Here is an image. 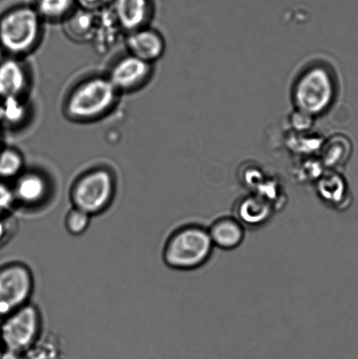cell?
<instances>
[{"mask_svg": "<svg viewBox=\"0 0 358 359\" xmlns=\"http://www.w3.org/2000/svg\"><path fill=\"white\" fill-rule=\"evenodd\" d=\"M214 248L208 228L198 224H185L178 227L167 238L163 259L171 269L196 270L209 262Z\"/></svg>", "mask_w": 358, "mask_h": 359, "instance_id": "cell-1", "label": "cell"}, {"mask_svg": "<svg viewBox=\"0 0 358 359\" xmlns=\"http://www.w3.org/2000/svg\"><path fill=\"white\" fill-rule=\"evenodd\" d=\"M336 79L329 66L314 63L301 72L293 88V101L296 111L317 117L334 104Z\"/></svg>", "mask_w": 358, "mask_h": 359, "instance_id": "cell-2", "label": "cell"}, {"mask_svg": "<svg viewBox=\"0 0 358 359\" xmlns=\"http://www.w3.org/2000/svg\"><path fill=\"white\" fill-rule=\"evenodd\" d=\"M41 16L28 6L14 7L0 18V45L13 55L23 54L36 44L41 33Z\"/></svg>", "mask_w": 358, "mask_h": 359, "instance_id": "cell-3", "label": "cell"}, {"mask_svg": "<svg viewBox=\"0 0 358 359\" xmlns=\"http://www.w3.org/2000/svg\"><path fill=\"white\" fill-rule=\"evenodd\" d=\"M118 90L105 77L96 76L84 81L69 95L66 111L76 121H90L110 110Z\"/></svg>", "mask_w": 358, "mask_h": 359, "instance_id": "cell-4", "label": "cell"}, {"mask_svg": "<svg viewBox=\"0 0 358 359\" xmlns=\"http://www.w3.org/2000/svg\"><path fill=\"white\" fill-rule=\"evenodd\" d=\"M115 192L113 175L105 168H96L76 180L70 190V201L72 207L94 217L109 209Z\"/></svg>", "mask_w": 358, "mask_h": 359, "instance_id": "cell-5", "label": "cell"}, {"mask_svg": "<svg viewBox=\"0 0 358 359\" xmlns=\"http://www.w3.org/2000/svg\"><path fill=\"white\" fill-rule=\"evenodd\" d=\"M42 316L36 305L29 304L0 319V339L4 349L25 353L41 336Z\"/></svg>", "mask_w": 358, "mask_h": 359, "instance_id": "cell-6", "label": "cell"}, {"mask_svg": "<svg viewBox=\"0 0 358 359\" xmlns=\"http://www.w3.org/2000/svg\"><path fill=\"white\" fill-rule=\"evenodd\" d=\"M34 290V273L27 264L0 266V319L29 304Z\"/></svg>", "mask_w": 358, "mask_h": 359, "instance_id": "cell-7", "label": "cell"}, {"mask_svg": "<svg viewBox=\"0 0 358 359\" xmlns=\"http://www.w3.org/2000/svg\"><path fill=\"white\" fill-rule=\"evenodd\" d=\"M233 217L245 228H261L272 219L275 208L255 194L240 197L234 204Z\"/></svg>", "mask_w": 358, "mask_h": 359, "instance_id": "cell-8", "label": "cell"}, {"mask_svg": "<svg viewBox=\"0 0 358 359\" xmlns=\"http://www.w3.org/2000/svg\"><path fill=\"white\" fill-rule=\"evenodd\" d=\"M150 73L151 63L131 55L116 63L109 79L117 90H131L145 82Z\"/></svg>", "mask_w": 358, "mask_h": 359, "instance_id": "cell-9", "label": "cell"}, {"mask_svg": "<svg viewBox=\"0 0 358 359\" xmlns=\"http://www.w3.org/2000/svg\"><path fill=\"white\" fill-rule=\"evenodd\" d=\"M15 203L24 207L40 205L47 198L48 184L47 180L35 172L21 174L13 189Z\"/></svg>", "mask_w": 358, "mask_h": 359, "instance_id": "cell-10", "label": "cell"}, {"mask_svg": "<svg viewBox=\"0 0 358 359\" xmlns=\"http://www.w3.org/2000/svg\"><path fill=\"white\" fill-rule=\"evenodd\" d=\"M208 231L214 248L224 251L240 248L245 238V228L233 216L216 218Z\"/></svg>", "mask_w": 358, "mask_h": 359, "instance_id": "cell-11", "label": "cell"}, {"mask_svg": "<svg viewBox=\"0 0 358 359\" xmlns=\"http://www.w3.org/2000/svg\"><path fill=\"white\" fill-rule=\"evenodd\" d=\"M126 44L132 55L149 63L160 58L165 51L163 36L152 29L139 28L131 32Z\"/></svg>", "mask_w": 358, "mask_h": 359, "instance_id": "cell-12", "label": "cell"}, {"mask_svg": "<svg viewBox=\"0 0 358 359\" xmlns=\"http://www.w3.org/2000/svg\"><path fill=\"white\" fill-rule=\"evenodd\" d=\"M317 189L319 198L333 209L343 210L350 205L352 196L348 184L336 172L326 174L319 180Z\"/></svg>", "mask_w": 358, "mask_h": 359, "instance_id": "cell-13", "label": "cell"}, {"mask_svg": "<svg viewBox=\"0 0 358 359\" xmlns=\"http://www.w3.org/2000/svg\"><path fill=\"white\" fill-rule=\"evenodd\" d=\"M151 0H114L113 12L119 27L130 32L142 28L151 13Z\"/></svg>", "mask_w": 358, "mask_h": 359, "instance_id": "cell-14", "label": "cell"}, {"mask_svg": "<svg viewBox=\"0 0 358 359\" xmlns=\"http://www.w3.org/2000/svg\"><path fill=\"white\" fill-rule=\"evenodd\" d=\"M27 86L26 70L19 61L8 58L0 62V98L20 97Z\"/></svg>", "mask_w": 358, "mask_h": 359, "instance_id": "cell-15", "label": "cell"}, {"mask_svg": "<svg viewBox=\"0 0 358 359\" xmlns=\"http://www.w3.org/2000/svg\"><path fill=\"white\" fill-rule=\"evenodd\" d=\"M119 25L112 11L102 12L97 16L96 28L93 38L96 41L97 48L105 51L114 43L117 37Z\"/></svg>", "mask_w": 358, "mask_h": 359, "instance_id": "cell-16", "label": "cell"}, {"mask_svg": "<svg viewBox=\"0 0 358 359\" xmlns=\"http://www.w3.org/2000/svg\"><path fill=\"white\" fill-rule=\"evenodd\" d=\"M62 351V342L57 336L42 333L24 355L26 359H60Z\"/></svg>", "mask_w": 358, "mask_h": 359, "instance_id": "cell-17", "label": "cell"}, {"mask_svg": "<svg viewBox=\"0 0 358 359\" xmlns=\"http://www.w3.org/2000/svg\"><path fill=\"white\" fill-rule=\"evenodd\" d=\"M352 153V144L345 136H336L329 142L324 150V163L329 167L343 166Z\"/></svg>", "mask_w": 358, "mask_h": 359, "instance_id": "cell-18", "label": "cell"}, {"mask_svg": "<svg viewBox=\"0 0 358 359\" xmlns=\"http://www.w3.org/2000/svg\"><path fill=\"white\" fill-rule=\"evenodd\" d=\"M97 16L90 10L83 11L75 14L70 19L68 26L71 36L78 39L92 38L96 28Z\"/></svg>", "mask_w": 358, "mask_h": 359, "instance_id": "cell-19", "label": "cell"}, {"mask_svg": "<svg viewBox=\"0 0 358 359\" xmlns=\"http://www.w3.org/2000/svg\"><path fill=\"white\" fill-rule=\"evenodd\" d=\"M24 160L16 150H0V181L19 177L22 174Z\"/></svg>", "mask_w": 358, "mask_h": 359, "instance_id": "cell-20", "label": "cell"}, {"mask_svg": "<svg viewBox=\"0 0 358 359\" xmlns=\"http://www.w3.org/2000/svg\"><path fill=\"white\" fill-rule=\"evenodd\" d=\"M75 0H37L36 7L41 17L58 20L70 13Z\"/></svg>", "mask_w": 358, "mask_h": 359, "instance_id": "cell-21", "label": "cell"}, {"mask_svg": "<svg viewBox=\"0 0 358 359\" xmlns=\"http://www.w3.org/2000/svg\"><path fill=\"white\" fill-rule=\"evenodd\" d=\"M1 122L15 126L25 121L27 116V108L20 97H7L1 101Z\"/></svg>", "mask_w": 358, "mask_h": 359, "instance_id": "cell-22", "label": "cell"}, {"mask_svg": "<svg viewBox=\"0 0 358 359\" xmlns=\"http://www.w3.org/2000/svg\"><path fill=\"white\" fill-rule=\"evenodd\" d=\"M91 217H92L90 214L72 207L65 217L64 224L67 231L75 237L85 233L90 227Z\"/></svg>", "mask_w": 358, "mask_h": 359, "instance_id": "cell-23", "label": "cell"}, {"mask_svg": "<svg viewBox=\"0 0 358 359\" xmlns=\"http://www.w3.org/2000/svg\"><path fill=\"white\" fill-rule=\"evenodd\" d=\"M15 229V219L12 215H0V248L13 238Z\"/></svg>", "mask_w": 358, "mask_h": 359, "instance_id": "cell-24", "label": "cell"}, {"mask_svg": "<svg viewBox=\"0 0 358 359\" xmlns=\"http://www.w3.org/2000/svg\"><path fill=\"white\" fill-rule=\"evenodd\" d=\"M13 189L0 181V215H8L15 205Z\"/></svg>", "mask_w": 358, "mask_h": 359, "instance_id": "cell-25", "label": "cell"}, {"mask_svg": "<svg viewBox=\"0 0 358 359\" xmlns=\"http://www.w3.org/2000/svg\"><path fill=\"white\" fill-rule=\"evenodd\" d=\"M80 5L86 10H93L103 6L107 0H77Z\"/></svg>", "mask_w": 358, "mask_h": 359, "instance_id": "cell-26", "label": "cell"}, {"mask_svg": "<svg viewBox=\"0 0 358 359\" xmlns=\"http://www.w3.org/2000/svg\"><path fill=\"white\" fill-rule=\"evenodd\" d=\"M0 359H26L24 353H18L12 350L4 349Z\"/></svg>", "mask_w": 358, "mask_h": 359, "instance_id": "cell-27", "label": "cell"}, {"mask_svg": "<svg viewBox=\"0 0 358 359\" xmlns=\"http://www.w3.org/2000/svg\"><path fill=\"white\" fill-rule=\"evenodd\" d=\"M3 351H4V346H3V344H2V342H1V339H0V357H1V354L3 353Z\"/></svg>", "mask_w": 358, "mask_h": 359, "instance_id": "cell-28", "label": "cell"}, {"mask_svg": "<svg viewBox=\"0 0 358 359\" xmlns=\"http://www.w3.org/2000/svg\"><path fill=\"white\" fill-rule=\"evenodd\" d=\"M1 102H0V122H1Z\"/></svg>", "mask_w": 358, "mask_h": 359, "instance_id": "cell-29", "label": "cell"}, {"mask_svg": "<svg viewBox=\"0 0 358 359\" xmlns=\"http://www.w3.org/2000/svg\"><path fill=\"white\" fill-rule=\"evenodd\" d=\"M60 359H62V358H60Z\"/></svg>", "mask_w": 358, "mask_h": 359, "instance_id": "cell-30", "label": "cell"}]
</instances>
